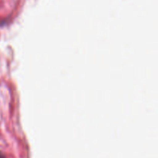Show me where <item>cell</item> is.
Listing matches in <instances>:
<instances>
[{
    "label": "cell",
    "instance_id": "obj_1",
    "mask_svg": "<svg viewBox=\"0 0 158 158\" xmlns=\"http://www.w3.org/2000/svg\"><path fill=\"white\" fill-rule=\"evenodd\" d=\"M0 158H6V157H5V156L4 155H3V154H2V153L1 152H0Z\"/></svg>",
    "mask_w": 158,
    "mask_h": 158
}]
</instances>
